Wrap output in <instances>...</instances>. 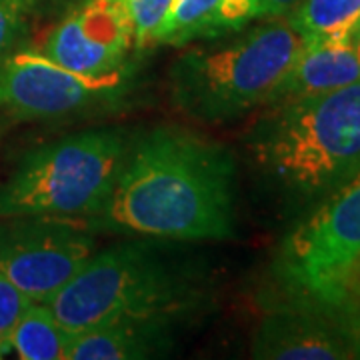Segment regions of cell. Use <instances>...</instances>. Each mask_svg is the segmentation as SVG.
<instances>
[{
  "label": "cell",
  "mask_w": 360,
  "mask_h": 360,
  "mask_svg": "<svg viewBox=\"0 0 360 360\" xmlns=\"http://www.w3.org/2000/svg\"><path fill=\"white\" fill-rule=\"evenodd\" d=\"M236 165L217 142L158 127L129 146L104 206L89 224L160 240L234 234Z\"/></svg>",
  "instance_id": "obj_1"
},
{
  "label": "cell",
  "mask_w": 360,
  "mask_h": 360,
  "mask_svg": "<svg viewBox=\"0 0 360 360\" xmlns=\"http://www.w3.org/2000/svg\"><path fill=\"white\" fill-rule=\"evenodd\" d=\"M257 170L292 202H321L360 172V80L266 104L246 134Z\"/></svg>",
  "instance_id": "obj_2"
},
{
  "label": "cell",
  "mask_w": 360,
  "mask_h": 360,
  "mask_svg": "<svg viewBox=\"0 0 360 360\" xmlns=\"http://www.w3.org/2000/svg\"><path fill=\"white\" fill-rule=\"evenodd\" d=\"M194 270L146 243L94 252L77 276L49 300L66 333L129 319L176 321L196 304Z\"/></svg>",
  "instance_id": "obj_3"
},
{
  "label": "cell",
  "mask_w": 360,
  "mask_h": 360,
  "mask_svg": "<svg viewBox=\"0 0 360 360\" xmlns=\"http://www.w3.org/2000/svg\"><path fill=\"white\" fill-rule=\"evenodd\" d=\"M304 46L286 18H266L222 44L186 51L170 68L176 108L202 122H224L269 103Z\"/></svg>",
  "instance_id": "obj_4"
},
{
  "label": "cell",
  "mask_w": 360,
  "mask_h": 360,
  "mask_svg": "<svg viewBox=\"0 0 360 360\" xmlns=\"http://www.w3.org/2000/svg\"><path fill=\"white\" fill-rule=\"evenodd\" d=\"M129 144L112 129L84 130L22 156L0 182L4 217H94L112 193Z\"/></svg>",
  "instance_id": "obj_5"
},
{
  "label": "cell",
  "mask_w": 360,
  "mask_h": 360,
  "mask_svg": "<svg viewBox=\"0 0 360 360\" xmlns=\"http://www.w3.org/2000/svg\"><path fill=\"white\" fill-rule=\"evenodd\" d=\"M360 258V172L284 236L274 270L288 295H328Z\"/></svg>",
  "instance_id": "obj_6"
},
{
  "label": "cell",
  "mask_w": 360,
  "mask_h": 360,
  "mask_svg": "<svg viewBox=\"0 0 360 360\" xmlns=\"http://www.w3.org/2000/svg\"><path fill=\"white\" fill-rule=\"evenodd\" d=\"M94 252V236L84 219H0V272L32 302L52 300Z\"/></svg>",
  "instance_id": "obj_7"
},
{
  "label": "cell",
  "mask_w": 360,
  "mask_h": 360,
  "mask_svg": "<svg viewBox=\"0 0 360 360\" xmlns=\"http://www.w3.org/2000/svg\"><path fill=\"white\" fill-rule=\"evenodd\" d=\"M127 68L84 77L42 52H13L0 65V110L16 120L58 118L115 104L129 89Z\"/></svg>",
  "instance_id": "obj_8"
},
{
  "label": "cell",
  "mask_w": 360,
  "mask_h": 360,
  "mask_svg": "<svg viewBox=\"0 0 360 360\" xmlns=\"http://www.w3.org/2000/svg\"><path fill=\"white\" fill-rule=\"evenodd\" d=\"M258 324L250 356L260 360L360 359V319L319 296L284 292Z\"/></svg>",
  "instance_id": "obj_9"
},
{
  "label": "cell",
  "mask_w": 360,
  "mask_h": 360,
  "mask_svg": "<svg viewBox=\"0 0 360 360\" xmlns=\"http://www.w3.org/2000/svg\"><path fill=\"white\" fill-rule=\"evenodd\" d=\"M134 28L120 0H89L51 32L42 54L84 77H104L127 68Z\"/></svg>",
  "instance_id": "obj_10"
},
{
  "label": "cell",
  "mask_w": 360,
  "mask_h": 360,
  "mask_svg": "<svg viewBox=\"0 0 360 360\" xmlns=\"http://www.w3.org/2000/svg\"><path fill=\"white\" fill-rule=\"evenodd\" d=\"M359 80L360 37L345 42L304 44L266 104L345 89Z\"/></svg>",
  "instance_id": "obj_11"
},
{
  "label": "cell",
  "mask_w": 360,
  "mask_h": 360,
  "mask_svg": "<svg viewBox=\"0 0 360 360\" xmlns=\"http://www.w3.org/2000/svg\"><path fill=\"white\" fill-rule=\"evenodd\" d=\"M167 319H129L92 326L70 336L66 360H141L170 348Z\"/></svg>",
  "instance_id": "obj_12"
},
{
  "label": "cell",
  "mask_w": 360,
  "mask_h": 360,
  "mask_svg": "<svg viewBox=\"0 0 360 360\" xmlns=\"http://www.w3.org/2000/svg\"><path fill=\"white\" fill-rule=\"evenodd\" d=\"M257 18L255 0H174L156 42L184 46L194 40L219 39Z\"/></svg>",
  "instance_id": "obj_13"
},
{
  "label": "cell",
  "mask_w": 360,
  "mask_h": 360,
  "mask_svg": "<svg viewBox=\"0 0 360 360\" xmlns=\"http://www.w3.org/2000/svg\"><path fill=\"white\" fill-rule=\"evenodd\" d=\"M286 20L304 44L354 40L360 37V0H300Z\"/></svg>",
  "instance_id": "obj_14"
},
{
  "label": "cell",
  "mask_w": 360,
  "mask_h": 360,
  "mask_svg": "<svg viewBox=\"0 0 360 360\" xmlns=\"http://www.w3.org/2000/svg\"><path fill=\"white\" fill-rule=\"evenodd\" d=\"M70 333L46 302H30L11 335V350L22 360H66Z\"/></svg>",
  "instance_id": "obj_15"
},
{
  "label": "cell",
  "mask_w": 360,
  "mask_h": 360,
  "mask_svg": "<svg viewBox=\"0 0 360 360\" xmlns=\"http://www.w3.org/2000/svg\"><path fill=\"white\" fill-rule=\"evenodd\" d=\"M129 13L134 28V49L142 51L156 42V34L174 0H120Z\"/></svg>",
  "instance_id": "obj_16"
},
{
  "label": "cell",
  "mask_w": 360,
  "mask_h": 360,
  "mask_svg": "<svg viewBox=\"0 0 360 360\" xmlns=\"http://www.w3.org/2000/svg\"><path fill=\"white\" fill-rule=\"evenodd\" d=\"M37 0H0V65L13 54L25 34L26 22Z\"/></svg>",
  "instance_id": "obj_17"
},
{
  "label": "cell",
  "mask_w": 360,
  "mask_h": 360,
  "mask_svg": "<svg viewBox=\"0 0 360 360\" xmlns=\"http://www.w3.org/2000/svg\"><path fill=\"white\" fill-rule=\"evenodd\" d=\"M32 300L0 272V350L11 352V335Z\"/></svg>",
  "instance_id": "obj_18"
},
{
  "label": "cell",
  "mask_w": 360,
  "mask_h": 360,
  "mask_svg": "<svg viewBox=\"0 0 360 360\" xmlns=\"http://www.w3.org/2000/svg\"><path fill=\"white\" fill-rule=\"evenodd\" d=\"M319 298L336 302L348 312H352L356 319H360V258L328 295L319 296Z\"/></svg>",
  "instance_id": "obj_19"
},
{
  "label": "cell",
  "mask_w": 360,
  "mask_h": 360,
  "mask_svg": "<svg viewBox=\"0 0 360 360\" xmlns=\"http://www.w3.org/2000/svg\"><path fill=\"white\" fill-rule=\"evenodd\" d=\"M258 18H286L300 0H255Z\"/></svg>",
  "instance_id": "obj_20"
},
{
  "label": "cell",
  "mask_w": 360,
  "mask_h": 360,
  "mask_svg": "<svg viewBox=\"0 0 360 360\" xmlns=\"http://www.w3.org/2000/svg\"><path fill=\"white\" fill-rule=\"evenodd\" d=\"M2 356H6V354H4V352H2V350H0V359H2Z\"/></svg>",
  "instance_id": "obj_21"
}]
</instances>
